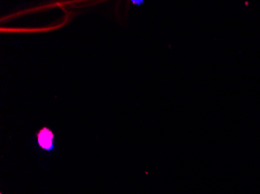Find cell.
Returning a JSON list of instances; mask_svg holds the SVG:
<instances>
[{
  "instance_id": "1",
  "label": "cell",
  "mask_w": 260,
  "mask_h": 194,
  "mask_svg": "<svg viewBox=\"0 0 260 194\" xmlns=\"http://www.w3.org/2000/svg\"><path fill=\"white\" fill-rule=\"evenodd\" d=\"M36 138L39 146L42 150L46 151H52L55 147V134L53 131L48 128L43 127L36 133Z\"/></svg>"
},
{
  "instance_id": "2",
  "label": "cell",
  "mask_w": 260,
  "mask_h": 194,
  "mask_svg": "<svg viewBox=\"0 0 260 194\" xmlns=\"http://www.w3.org/2000/svg\"><path fill=\"white\" fill-rule=\"evenodd\" d=\"M131 3H132L134 5L138 6V7H140V6H141L142 4H144V0H132L131 1Z\"/></svg>"
}]
</instances>
